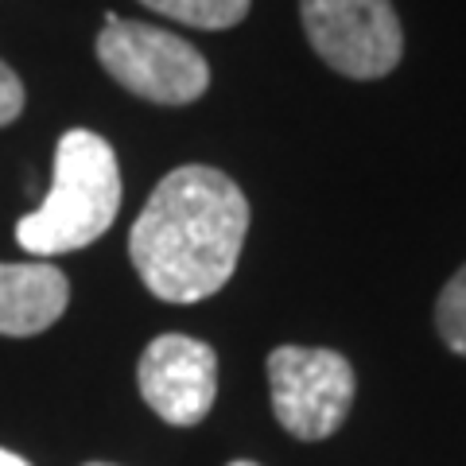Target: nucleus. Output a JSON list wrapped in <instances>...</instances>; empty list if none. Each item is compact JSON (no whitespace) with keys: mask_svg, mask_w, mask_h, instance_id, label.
<instances>
[{"mask_svg":"<svg viewBox=\"0 0 466 466\" xmlns=\"http://www.w3.org/2000/svg\"><path fill=\"white\" fill-rule=\"evenodd\" d=\"M435 330L447 350L466 358V265L451 276L447 288L440 291V303H435Z\"/></svg>","mask_w":466,"mask_h":466,"instance_id":"obj_9","label":"nucleus"},{"mask_svg":"<svg viewBox=\"0 0 466 466\" xmlns=\"http://www.w3.org/2000/svg\"><path fill=\"white\" fill-rule=\"evenodd\" d=\"M24 113V82L8 63H0V128L12 125Z\"/></svg>","mask_w":466,"mask_h":466,"instance_id":"obj_10","label":"nucleus"},{"mask_svg":"<svg viewBox=\"0 0 466 466\" xmlns=\"http://www.w3.org/2000/svg\"><path fill=\"white\" fill-rule=\"evenodd\" d=\"M226 466H257V462H249V459H238V462H226Z\"/></svg>","mask_w":466,"mask_h":466,"instance_id":"obj_12","label":"nucleus"},{"mask_svg":"<svg viewBox=\"0 0 466 466\" xmlns=\"http://www.w3.org/2000/svg\"><path fill=\"white\" fill-rule=\"evenodd\" d=\"M272 412L296 440H330L354 404V370L327 346H276L268 354Z\"/></svg>","mask_w":466,"mask_h":466,"instance_id":"obj_4","label":"nucleus"},{"mask_svg":"<svg viewBox=\"0 0 466 466\" xmlns=\"http://www.w3.org/2000/svg\"><path fill=\"white\" fill-rule=\"evenodd\" d=\"M140 5L187 27H202V32H222L249 16V0H140Z\"/></svg>","mask_w":466,"mask_h":466,"instance_id":"obj_8","label":"nucleus"},{"mask_svg":"<svg viewBox=\"0 0 466 466\" xmlns=\"http://www.w3.org/2000/svg\"><path fill=\"white\" fill-rule=\"evenodd\" d=\"M140 397L171 428H195L218 397V354L191 334H159L137 366Z\"/></svg>","mask_w":466,"mask_h":466,"instance_id":"obj_6","label":"nucleus"},{"mask_svg":"<svg viewBox=\"0 0 466 466\" xmlns=\"http://www.w3.org/2000/svg\"><path fill=\"white\" fill-rule=\"evenodd\" d=\"M97 58L113 82L156 106H191L207 94L210 66L191 43L152 24L106 16L97 35Z\"/></svg>","mask_w":466,"mask_h":466,"instance_id":"obj_3","label":"nucleus"},{"mask_svg":"<svg viewBox=\"0 0 466 466\" xmlns=\"http://www.w3.org/2000/svg\"><path fill=\"white\" fill-rule=\"evenodd\" d=\"M70 303V280L47 260L0 265V334L27 339L55 327Z\"/></svg>","mask_w":466,"mask_h":466,"instance_id":"obj_7","label":"nucleus"},{"mask_svg":"<svg viewBox=\"0 0 466 466\" xmlns=\"http://www.w3.org/2000/svg\"><path fill=\"white\" fill-rule=\"evenodd\" d=\"M121 210V167L106 137L70 128L55 148L47 198L20 218L16 241L35 257H58L94 245Z\"/></svg>","mask_w":466,"mask_h":466,"instance_id":"obj_2","label":"nucleus"},{"mask_svg":"<svg viewBox=\"0 0 466 466\" xmlns=\"http://www.w3.org/2000/svg\"><path fill=\"white\" fill-rule=\"evenodd\" d=\"M299 16L319 58L346 78H385L404 55L389 0H299Z\"/></svg>","mask_w":466,"mask_h":466,"instance_id":"obj_5","label":"nucleus"},{"mask_svg":"<svg viewBox=\"0 0 466 466\" xmlns=\"http://www.w3.org/2000/svg\"><path fill=\"white\" fill-rule=\"evenodd\" d=\"M249 198L218 167L187 164L164 175L128 233V257L144 288L164 303H198L238 268Z\"/></svg>","mask_w":466,"mask_h":466,"instance_id":"obj_1","label":"nucleus"},{"mask_svg":"<svg viewBox=\"0 0 466 466\" xmlns=\"http://www.w3.org/2000/svg\"><path fill=\"white\" fill-rule=\"evenodd\" d=\"M0 466H32L27 459H20V455H12V451H5L0 447Z\"/></svg>","mask_w":466,"mask_h":466,"instance_id":"obj_11","label":"nucleus"},{"mask_svg":"<svg viewBox=\"0 0 466 466\" xmlns=\"http://www.w3.org/2000/svg\"><path fill=\"white\" fill-rule=\"evenodd\" d=\"M86 466H113V462H86Z\"/></svg>","mask_w":466,"mask_h":466,"instance_id":"obj_13","label":"nucleus"}]
</instances>
